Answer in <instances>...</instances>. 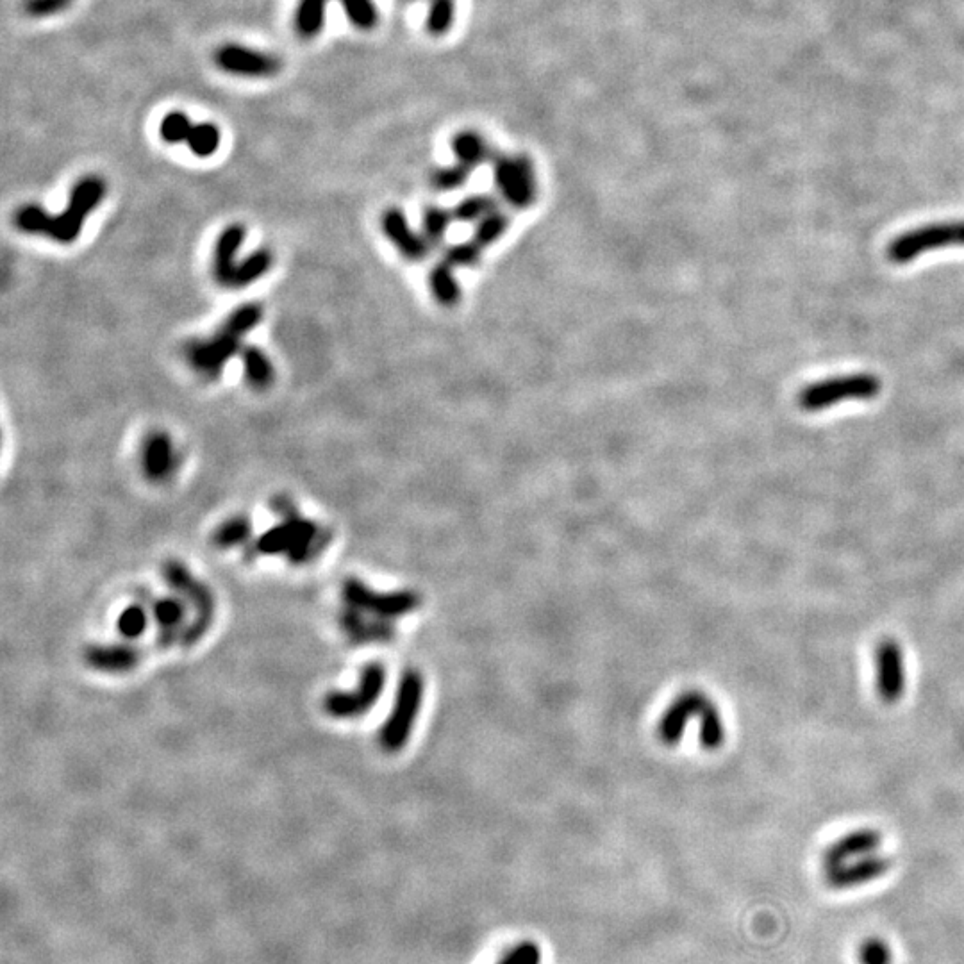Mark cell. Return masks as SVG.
Listing matches in <instances>:
<instances>
[{"mask_svg":"<svg viewBox=\"0 0 964 964\" xmlns=\"http://www.w3.org/2000/svg\"><path fill=\"white\" fill-rule=\"evenodd\" d=\"M341 595L345 602V611L340 616L341 629L358 645L390 641L393 638L391 620L416 611L422 604L415 591L379 593L359 579L345 582Z\"/></svg>","mask_w":964,"mask_h":964,"instance_id":"obj_1","label":"cell"},{"mask_svg":"<svg viewBox=\"0 0 964 964\" xmlns=\"http://www.w3.org/2000/svg\"><path fill=\"white\" fill-rule=\"evenodd\" d=\"M106 193L108 184L102 177L86 175L72 186L67 208L59 215H50L36 204H25L17 209L13 222L22 233L70 245L81 236L86 218L99 208Z\"/></svg>","mask_w":964,"mask_h":964,"instance_id":"obj_2","label":"cell"},{"mask_svg":"<svg viewBox=\"0 0 964 964\" xmlns=\"http://www.w3.org/2000/svg\"><path fill=\"white\" fill-rule=\"evenodd\" d=\"M263 320V308L259 304H245L234 309L227 316L224 324L220 325L217 333L204 340L190 341L184 349V358L192 366L195 374L215 381L222 372L229 359L240 354L245 347L243 340L252 333Z\"/></svg>","mask_w":964,"mask_h":964,"instance_id":"obj_3","label":"cell"},{"mask_svg":"<svg viewBox=\"0 0 964 964\" xmlns=\"http://www.w3.org/2000/svg\"><path fill=\"white\" fill-rule=\"evenodd\" d=\"M270 506L281 518V522L259 536L256 541L258 554H284L291 563L304 565L320 550H324L331 540V536L322 527L302 518L290 499L277 497Z\"/></svg>","mask_w":964,"mask_h":964,"instance_id":"obj_4","label":"cell"},{"mask_svg":"<svg viewBox=\"0 0 964 964\" xmlns=\"http://www.w3.org/2000/svg\"><path fill=\"white\" fill-rule=\"evenodd\" d=\"M881 379L873 374H850L807 384L798 393V406L815 413L847 400H870L881 393Z\"/></svg>","mask_w":964,"mask_h":964,"instance_id":"obj_5","label":"cell"},{"mask_svg":"<svg viewBox=\"0 0 964 964\" xmlns=\"http://www.w3.org/2000/svg\"><path fill=\"white\" fill-rule=\"evenodd\" d=\"M424 699V679L416 670H408L402 675L399 682V690L395 697V706L391 709V715L384 722L383 729L379 732V743L381 747L395 754L406 747L409 736L413 732L420 707Z\"/></svg>","mask_w":964,"mask_h":964,"instance_id":"obj_6","label":"cell"},{"mask_svg":"<svg viewBox=\"0 0 964 964\" xmlns=\"http://www.w3.org/2000/svg\"><path fill=\"white\" fill-rule=\"evenodd\" d=\"M163 577L170 586V590L181 595L192 607L193 624L184 634L183 645L184 647L195 645L197 641L204 638V634L213 624L215 599L208 586L197 581L192 572L179 561H168L167 565L163 566Z\"/></svg>","mask_w":964,"mask_h":964,"instance_id":"obj_7","label":"cell"},{"mask_svg":"<svg viewBox=\"0 0 964 964\" xmlns=\"http://www.w3.org/2000/svg\"><path fill=\"white\" fill-rule=\"evenodd\" d=\"M964 247V220L923 225L900 234L888 247V259L895 265H906L925 252Z\"/></svg>","mask_w":964,"mask_h":964,"instance_id":"obj_8","label":"cell"},{"mask_svg":"<svg viewBox=\"0 0 964 964\" xmlns=\"http://www.w3.org/2000/svg\"><path fill=\"white\" fill-rule=\"evenodd\" d=\"M386 682V670L379 663L366 665L359 686L352 691H333L325 695V713L336 720H352L368 713L377 704Z\"/></svg>","mask_w":964,"mask_h":964,"instance_id":"obj_9","label":"cell"},{"mask_svg":"<svg viewBox=\"0 0 964 964\" xmlns=\"http://www.w3.org/2000/svg\"><path fill=\"white\" fill-rule=\"evenodd\" d=\"M213 59L225 74L247 77V79H268L279 74L283 68L281 59L274 54L252 49L240 43H225L222 47H218Z\"/></svg>","mask_w":964,"mask_h":964,"instance_id":"obj_10","label":"cell"},{"mask_svg":"<svg viewBox=\"0 0 964 964\" xmlns=\"http://www.w3.org/2000/svg\"><path fill=\"white\" fill-rule=\"evenodd\" d=\"M877 693L884 704H897L906 691V657L893 638L882 640L875 652Z\"/></svg>","mask_w":964,"mask_h":964,"instance_id":"obj_11","label":"cell"},{"mask_svg":"<svg viewBox=\"0 0 964 964\" xmlns=\"http://www.w3.org/2000/svg\"><path fill=\"white\" fill-rule=\"evenodd\" d=\"M711 707L713 702L700 691L691 690L682 693L681 697H677L674 704L666 709L665 716L661 718L659 738L665 741L666 745H677L686 725L693 718H699L702 722Z\"/></svg>","mask_w":964,"mask_h":964,"instance_id":"obj_12","label":"cell"},{"mask_svg":"<svg viewBox=\"0 0 964 964\" xmlns=\"http://www.w3.org/2000/svg\"><path fill=\"white\" fill-rule=\"evenodd\" d=\"M245 227L240 224L229 225L220 233L213 250V277L220 286L238 290L241 263H238V250L245 241Z\"/></svg>","mask_w":964,"mask_h":964,"instance_id":"obj_13","label":"cell"},{"mask_svg":"<svg viewBox=\"0 0 964 964\" xmlns=\"http://www.w3.org/2000/svg\"><path fill=\"white\" fill-rule=\"evenodd\" d=\"M140 465H142L143 475L149 481H168L179 465V454L175 450L172 438L163 431L150 433L143 440L142 449H140Z\"/></svg>","mask_w":964,"mask_h":964,"instance_id":"obj_14","label":"cell"},{"mask_svg":"<svg viewBox=\"0 0 964 964\" xmlns=\"http://www.w3.org/2000/svg\"><path fill=\"white\" fill-rule=\"evenodd\" d=\"M495 181L507 199L527 204L534 195V172L525 156H502L495 163Z\"/></svg>","mask_w":964,"mask_h":964,"instance_id":"obj_15","label":"cell"},{"mask_svg":"<svg viewBox=\"0 0 964 964\" xmlns=\"http://www.w3.org/2000/svg\"><path fill=\"white\" fill-rule=\"evenodd\" d=\"M152 618L159 627V645L168 647L175 641H183L184 632L188 629V609L190 604L175 593V597H161L152 602Z\"/></svg>","mask_w":964,"mask_h":964,"instance_id":"obj_16","label":"cell"},{"mask_svg":"<svg viewBox=\"0 0 964 964\" xmlns=\"http://www.w3.org/2000/svg\"><path fill=\"white\" fill-rule=\"evenodd\" d=\"M142 652L129 645H92L86 650V663L104 674H127L140 663Z\"/></svg>","mask_w":964,"mask_h":964,"instance_id":"obj_17","label":"cell"},{"mask_svg":"<svg viewBox=\"0 0 964 964\" xmlns=\"http://www.w3.org/2000/svg\"><path fill=\"white\" fill-rule=\"evenodd\" d=\"M881 834L873 829H861L850 832L845 838L836 841L825 854V863L831 866H841L850 857L863 856L879 847Z\"/></svg>","mask_w":964,"mask_h":964,"instance_id":"obj_18","label":"cell"},{"mask_svg":"<svg viewBox=\"0 0 964 964\" xmlns=\"http://www.w3.org/2000/svg\"><path fill=\"white\" fill-rule=\"evenodd\" d=\"M241 363L245 370V379L254 390H268L275 381L274 363L263 350L254 345H245L240 352Z\"/></svg>","mask_w":964,"mask_h":964,"instance_id":"obj_19","label":"cell"},{"mask_svg":"<svg viewBox=\"0 0 964 964\" xmlns=\"http://www.w3.org/2000/svg\"><path fill=\"white\" fill-rule=\"evenodd\" d=\"M890 859L886 857H865L859 859L856 865L840 866L831 872V882L836 886H852L861 882L872 881L890 868Z\"/></svg>","mask_w":964,"mask_h":964,"instance_id":"obj_20","label":"cell"},{"mask_svg":"<svg viewBox=\"0 0 964 964\" xmlns=\"http://www.w3.org/2000/svg\"><path fill=\"white\" fill-rule=\"evenodd\" d=\"M383 229L384 233L388 234V238H390L406 256L413 258V256L420 254L422 245L416 240L415 234L409 231L408 222H406V218H404V215H402L400 211L391 209L388 213H384Z\"/></svg>","mask_w":964,"mask_h":964,"instance_id":"obj_21","label":"cell"},{"mask_svg":"<svg viewBox=\"0 0 964 964\" xmlns=\"http://www.w3.org/2000/svg\"><path fill=\"white\" fill-rule=\"evenodd\" d=\"M452 150H454L456 158L459 159V165L466 168L477 167L490 156L488 143L484 142L481 134L474 133V131L459 133L452 140Z\"/></svg>","mask_w":964,"mask_h":964,"instance_id":"obj_22","label":"cell"},{"mask_svg":"<svg viewBox=\"0 0 964 964\" xmlns=\"http://www.w3.org/2000/svg\"><path fill=\"white\" fill-rule=\"evenodd\" d=\"M250 534H252V524L249 518L238 515L227 518L224 524L218 525L211 540L218 549H234L249 540Z\"/></svg>","mask_w":964,"mask_h":964,"instance_id":"obj_23","label":"cell"},{"mask_svg":"<svg viewBox=\"0 0 964 964\" xmlns=\"http://www.w3.org/2000/svg\"><path fill=\"white\" fill-rule=\"evenodd\" d=\"M220 143H222V133H220L218 125L209 124V122L193 124L192 131H190L188 140H186V145L199 158L213 156L220 149Z\"/></svg>","mask_w":964,"mask_h":964,"instance_id":"obj_24","label":"cell"},{"mask_svg":"<svg viewBox=\"0 0 964 964\" xmlns=\"http://www.w3.org/2000/svg\"><path fill=\"white\" fill-rule=\"evenodd\" d=\"M456 18V0H431L425 27L431 36H443L450 31Z\"/></svg>","mask_w":964,"mask_h":964,"instance_id":"obj_25","label":"cell"},{"mask_svg":"<svg viewBox=\"0 0 964 964\" xmlns=\"http://www.w3.org/2000/svg\"><path fill=\"white\" fill-rule=\"evenodd\" d=\"M347 18L361 31H372L379 24V8L375 0H340Z\"/></svg>","mask_w":964,"mask_h":964,"instance_id":"obj_26","label":"cell"},{"mask_svg":"<svg viewBox=\"0 0 964 964\" xmlns=\"http://www.w3.org/2000/svg\"><path fill=\"white\" fill-rule=\"evenodd\" d=\"M149 615L142 606L125 607L122 615L118 616V632L124 636L125 640H138L143 632L147 631Z\"/></svg>","mask_w":964,"mask_h":964,"instance_id":"obj_27","label":"cell"},{"mask_svg":"<svg viewBox=\"0 0 964 964\" xmlns=\"http://www.w3.org/2000/svg\"><path fill=\"white\" fill-rule=\"evenodd\" d=\"M725 741V727L718 707L713 706L707 711L706 718L700 722V745L706 750H716Z\"/></svg>","mask_w":964,"mask_h":964,"instance_id":"obj_28","label":"cell"},{"mask_svg":"<svg viewBox=\"0 0 964 964\" xmlns=\"http://www.w3.org/2000/svg\"><path fill=\"white\" fill-rule=\"evenodd\" d=\"M192 127V120L186 117L183 111H172L161 120L159 134L167 143H186Z\"/></svg>","mask_w":964,"mask_h":964,"instance_id":"obj_29","label":"cell"},{"mask_svg":"<svg viewBox=\"0 0 964 964\" xmlns=\"http://www.w3.org/2000/svg\"><path fill=\"white\" fill-rule=\"evenodd\" d=\"M74 0H24L25 13L33 18H49L58 15Z\"/></svg>","mask_w":964,"mask_h":964,"instance_id":"obj_30","label":"cell"},{"mask_svg":"<svg viewBox=\"0 0 964 964\" xmlns=\"http://www.w3.org/2000/svg\"><path fill=\"white\" fill-rule=\"evenodd\" d=\"M466 177H468V168L463 167V165L441 168V170L434 172L433 183L440 190H452V188H459L461 184L465 183Z\"/></svg>","mask_w":964,"mask_h":964,"instance_id":"obj_31","label":"cell"},{"mask_svg":"<svg viewBox=\"0 0 964 964\" xmlns=\"http://www.w3.org/2000/svg\"><path fill=\"white\" fill-rule=\"evenodd\" d=\"M538 963V952L532 945H524L513 952L504 964H536Z\"/></svg>","mask_w":964,"mask_h":964,"instance_id":"obj_32","label":"cell"},{"mask_svg":"<svg viewBox=\"0 0 964 964\" xmlns=\"http://www.w3.org/2000/svg\"><path fill=\"white\" fill-rule=\"evenodd\" d=\"M404 2H413V0H404Z\"/></svg>","mask_w":964,"mask_h":964,"instance_id":"obj_33","label":"cell"}]
</instances>
